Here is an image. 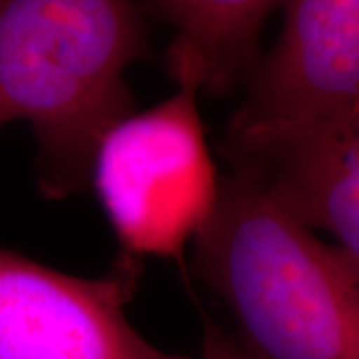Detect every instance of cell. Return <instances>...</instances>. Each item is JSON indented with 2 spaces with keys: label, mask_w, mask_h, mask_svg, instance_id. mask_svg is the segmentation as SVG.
I'll list each match as a JSON object with an SVG mask.
<instances>
[{
  "label": "cell",
  "mask_w": 359,
  "mask_h": 359,
  "mask_svg": "<svg viewBox=\"0 0 359 359\" xmlns=\"http://www.w3.org/2000/svg\"><path fill=\"white\" fill-rule=\"evenodd\" d=\"M148 54L134 0H0V128L30 126L44 196L88 188L104 132L134 112L126 70Z\"/></svg>",
  "instance_id": "1"
},
{
  "label": "cell",
  "mask_w": 359,
  "mask_h": 359,
  "mask_svg": "<svg viewBox=\"0 0 359 359\" xmlns=\"http://www.w3.org/2000/svg\"><path fill=\"white\" fill-rule=\"evenodd\" d=\"M205 285L259 359H359V271L269 190L256 168L231 166L196 240Z\"/></svg>",
  "instance_id": "2"
},
{
  "label": "cell",
  "mask_w": 359,
  "mask_h": 359,
  "mask_svg": "<svg viewBox=\"0 0 359 359\" xmlns=\"http://www.w3.org/2000/svg\"><path fill=\"white\" fill-rule=\"evenodd\" d=\"M200 90H178L130 112L96 146L90 186L130 259H180L216 212L219 184L198 108Z\"/></svg>",
  "instance_id": "3"
},
{
  "label": "cell",
  "mask_w": 359,
  "mask_h": 359,
  "mask_svg": "<svg viewBox=\"0 0 359 359\" xmlns=\"http://www.w3.org/2000/svg\"><path fill=\"white\" fill-rule=\"evenodd\" d=\"M283 11L226 130L230 164L359 114V0H285Z\"/></svg>",
  "instance_id": "4"
},
{
  "label": "cell",
  "mask_w": 359,
  "mask_h": 359,
  "mask_svg": "<svg viewBox=\"0 0 359 359\" xmlns=\"http://www.w3.org/2000/svg\"><path fill=\"white\" fill-rule=\"evenodd\" d=\"M140 268L76 278L0 248V359H188L160 351L126 320Z\"/></svg>",
  "instance_id": "5"
},
{
  "label": "cell",
  "mask_w": 359,
  "mask_h": 359,
  "mask_svg": "<svg viewBox=\"0 0 359 359\" xmlns=\"http://www.w3.org/2000/svg\"><path fill=\"white\" fill-rule=\"evenodd\" d=\"M236 164L256 168L295 218L330 233L359 271V114Z\"/></svg>",
  "instance_id": "6"
},
{
  "label": "cell",
  "mask_w": 359,
  "mask_h": 359,
  "mask_svg": "<svg viewBox=\"0 0 359 359\" xmlns=\"http://www.w3.org/2000/svg\"><path fill=\"white\" fill-rule=\"evenodd\" d=\"M285 0H148L174 28L168 72L200 92L222 96L245 82L259 62L257 40L268 16Z\"/></svg>",
  "instance_id": "7"
},
{
  "label": "cell",
  "mask_w": 359,
  "mask_h": 359,
  "mask_svg": "<svg viewBox=\"0 0 359 359\" xmlns=\"http://www.w3.org/2000/svg\"><path fill=\"white\" fill-rule=\"evenodd\" d=\"M198 359H259L256 358L244 341L236 339L224 327H219L216 321L208 320L204 323L202 335V349Z\"/></svg>",
  "instance_id": "8"
}]
</instances>
